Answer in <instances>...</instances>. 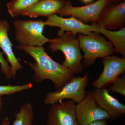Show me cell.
<instances>
[{
	"instance_id": "6da1fadb",
	"label": "cell",
	"mask_w": 125,
	"mask_h": 125,
	"mask_svg": "<svg viewBox=\"0 0 125 125\" xmlns=\"http://www.w3.org/2000/svg\"><path fill=\"white\" fill-rule=\"evenodd\" d=\"M16 48L25 52L35 60V63L26 62L34 72L33 79L36 83L49 80L54 84L56 90H58L74 76L69 69L52 60L47 54L43 47L19 45Z\"/></svg>"
},
{
	"instance_id": "603a6c76",
	"label": "cell",
	"mask_w": 125,
	"mask_h": 125,
	"mask_svg": "<svg viewBox=\"0 0 125 125\" xmlns=\"http://www.w3.org/2000/svg\"><path fill=\"white\" fill-rule=\"evenodd\" d=\"M125 0H111V3L113 4H117L122 2Z\"/></svg>"
},
{
	"instance_id": "8992f818",
	"label": "cell",
	"mask_w": 125,
	"mask_h": 125,
	"mask_svg": "<svg viewBox=\"0 0 125 125\" xmlns=\"http://www.w3.org/2000/svg\"><path fill=\"white\" fill-rule=\"evenodd\" d=\"M111 1V0H98L86 5L75 7L72 5L70 0H67L66 4L58 14L62 17L70 16L86 24L97 23L103 10Z\"/></svg>"
},
{
	"instance_id": "5bb4252c",
	"label": "cell",
	"mask_w": 125,
	"mask_h": 125,
	"mask_svg": "<svg viewBox=\"0 0 125 125\" xmlns=\"http://www.w3.org/2000/svg\"><path fill=\"white\" fill-rule=\"evenodd\" d=\"M67 0H39L23 12L22 15L31 18H47L58 14L66 4Z\"/></svg>"
},
{
	"instance_id": "4fadbf2b",
	"label": "cell",
	"mask_w": 125,
	"mask_h": 125,
	"mask_svg": "<svg viewBox=\"0 0 125 125\" xmlns=\"http://www.w3.org/2000/svg\"><path fill=\"white\" fill-rule=\"evenodd\" d=\"M10 28V25L7 21L0 18V47L7 56V62L10 64L12 78L14 79L17 71L22 70L23 66L14 53L13 44L8 36Z\"/></svg>"
},
{
	"instance_id": "8fae6325",
	"label": "cell",
	"mask_w": 125,
	"mask_h": 125,
	"mask_svg": "<svg viewBox=\"0 0 125 125\" xmlns=\"http://www.w3.org/2000/svg\"><path fill=\"white\" fill-rule=\"evenodd\" d=\"M99 26L111 31L125 27V0L119 4L110 3L103 10L97 23Z\"/></svg>"
},
{
	"instance_id": "44dd1931",
	"label": "cell",
	"mask_w": 125,
	"mask_h": 125,
	"mask_svg": "<svg viewBox=\"0 0 125 125\" xmlns=\"http://www.w3.org/2000/svg\"><path fill=\"white\" fill-rule=\"evenodd\" d=\"M107 120H101L95 121L86 125H108Z\"/></svg>"
},
{
	"instance_id": "ba28073f",
	"label": "cell",
	"mask_w": 125,
	"mask_h": 125,
	"mask_svg": "<svg viewBox=\"0 0 125 125\" xmlns=\"http://www.w3.org/2000/svg\"><path fill=\"white\" fill-rule=\"evenodd\" d=\"M75 114L78 125H86L95 121L109 119L108 114L98 106L92 91L75 106Z\"/></svg>"
},
{
	"instance_id": "d4e9b609",
	"label": "cell",
	"mask_w": 125,
	"mask_h": 125,
	"mask_svg": "<svg viewBox=\"0 0 125 125\" xmlns=\"http://www.w3.org/2000/svg\"><path fill=\"white\" fill-rule=\"evenodd\" d=\"M1 105V100L0 98V108Z\"/></svg>"
},
{
	"instance_id": "9a60e30c",
	"label": "cell",
	"mask_w": 125,
	"mask_h": 125,
	"mask_svg": "<svg viewBox=\"0 0 125 125\" xmlns=\"http://www.w3.org/2000/svg\"><path fill=\"white\" fill-rule=\"evenodd\" d=\"M100 34L105 36L114 47L115 53L125 58V27L116 31H111L99 27Z\"/></svg>"
},
{
	"instance_id": "52a82bcc",
	"label": "cell",
	"mask_w": 125,
	"mask_h": 125,
	"mask_svg": "<svg viewBox=\"0 0 125 125\" xmlns=\"http://www.w3.org/2000/svg\"><path fill=\"white\" fill-rule=\"evenodd\" d=\"M45 23V26L60 28L57 33L58 36L66 32L87 35L91 32H99V27L97 23H92L91 25L86 24L72 16L64 18L57 14L47 17Z\"/></svg>"
},
{
	"instance_id": "30bf717a",
	"label": "cell",
	"mask_w": 125,
	"mask_h": 125,
	"mask_svg": "<svg viewBox=\"0 0 125 125\" xmlns=\"http://www.w3.org/2000/svg\"><path fill=\"white\" fill-rule=\"evenodd\" d=\"M75 106L70 100L60 101L52 105L48 113L47 125H78Z\"/></svg>"
},
{
	"instance_id": "2e32d148",
	"label": "cell",
	"mask_w": 125,
	"mask_h": 125,
	"mask_svg": "<svg viewBox=\"0 0 125 125\" xmlns=\"http://www.w3.org/2000/svg\"><path fill=\"white\" fill-rule=\"evenodd\" d=\"M33 107L30 103L21 106L18 112L15 113V118L12 125H31L33 118Z\"/></svg>"
},
{
	"instance_id": "9c48e42d",
	"label": "cell",
	"mask_w": 125,
	"mask_h": 125,
	"mask_svg": "<svg viewBox=\"0 0 125 125\" xmlns=\"http://www.w3.org/2000/svg\"><path fill=\"white\" fill-rule=\"evenodd\" d=\"M102 58V72L92 83L95 88H106L125 73V58L110 55Z\"/></svg>"
},
{
	"instance_id": "e0dca14e",
	"label": "cell",
	"mask_w": 125,
	"mask_h": 125,
	"mask_svg": "<svg viewBox=\"0 0 125 125\" xmlns=\"http://www.w3.org/2000/svg\"><path fill=\"white\" fill-rule=\"evenodd\" d=\"M39 0H12L7 3V11L12 17L22 15L25 10Z\"/></svg>"
},
{
	"instance_id": "7a4b0ae2",
	"label": "cell",
	"mask_w": 125,
	"mask_h": 125,
	"mask_svg": "<svg viewBox=\"0 0 125 125\" xmlns=\"http://www.w3.org/2000/svg\"><path fill=\"white\" fill-rule=\"evenodd\" d=\"M48 47L52 52L60 51L65 59L62 65L74 74L80 73L83 70L81 62L83 56L81 53L77 34L66 32L57 37L51 39Z\"/></svg>"
},
{
	"instance_id": "3957f363",
	"label": "cell",
	"mask_w": 125,
	"mask_h": 125,
	"mask_svg": "<svg viewBox=\"0 0 125 125\" xmlns=\"http://www.w3.org/2000/svg\"><path fill=\"white\" fill-rule=\"evenodd\" d=\"M77 36L80 47L84 52V67H89L94 64L97 58L115 53L111 43L99 33L92 32L87 35L78 33Z\"/></svg>"
},
{
	"instance_id": "ac0fdd59",
	"label": "cell",
	"mask_w": 125,
	"mask_h": 125,
	"mask_svg": "<svg viewBox=\"0 0 125 125\" xmlns=\"http://www.w3.org/2000/svg\"><path fill=\"white\" fill-rule=\"evenodd\" d=\"M33 87L31 83H27L22 85H0V97L4 95H9L30 89Z\"/></svg>"
},
{
	"instance_id": "d6986e66",
	"label": "cell",
	"mask_w": 125,
	"mask_h": 125,
	"mask_svg": "<svg viewBox=\"0 0 125 125\" xmlns=\"http://www.w3.org/2000/svg\"><path fill=\"white\" fill-rule=\"evenodd\" d=\"M109 90L111 93H116L125 97V74H123L111 84Z\"/></svg>"
},
{
	"instance_id": "7402d4cb",
	"label": "cell",
	"mask_w": 125,
	"mask_h": 125,
	"mask_svg": "<svg viewBox=\"0 0 125 125\" xmlns=\"http://www.w3.org/2000/svg\"><path fill=\"white\" fill-rule=\"evenodd\" d=\"M10 123V121L9 118L6 117L2 120L1 125H9Z\"/></svg>"
},
{
	"instance_id": "cb8c5ba5",
	"label": "cell",
	"mask_w": 125,
	"mask_h": 125,
	"mask_svg": "<svg viewBox=\"0 0 125 125\" xmlns=\"http://www.w3.org/2000/svg\"><path fill=\"white\" fill-rule=\"evenodd\" d=\"M81 0L85 4H88L92 2L94 0Z\"/></svg>"
},
{
	"instance_id": "ffe728a7",
	"label": "cell",
	"mask_w": 125,
	"mask_h": 125,
	"mask_svg": "<svg viewBox=\"0 0 125 125\" xmlns=\"http://www.w3.org/2000/svg\"><path fill=\"white\" fill-rule=\"evenodd\" d=\"M0 65L1 71L2 73L4 75L5 78L7 79H9L12 78V75L11 73L10 67L9 66L8 62L3 56V54L0 52Z\"/></svg>"
},
{
	"instance_id": "277c9868",
	"label": "cell",
	"mask_w": 125,
	"mask_h": 125,
	"mask_svg": "<svg viewBox=\"0 0 125 125\" xmlns=\"http://www.w3.org/2000/svg\"><path fill=\"white\" fill-rule=\"evenodd\" d=\"M15 39L21 46L26 47H43L51 39L43 34L45 21L38 20H20L14 21Z\"/></svg>"
},
{
	"instance_id": "5b68a950",
	"label": "cell",
	"mask_w": 125,
	"mask_h": 125,
	"mask_svg": "<svg viewBox=\"0 0 125 125\" xmlns=\"http://www.w3.org/2000/svg\"><path fill=\"white\" fill-rule=\"evenodd\" d=\"M89 81V78L87 73L82 77L74 76L61 89L47 93L44 99V104L52 105L66 99L78 103L85 97L88 93L85 88Z\"/></svg>"
},
{
	"instance_id": "7c38bea8",
	"label": "cell",
	"mask_w": 125,
	"mask_h": 125,
	"mask_svg": "<svg viewBox=\"0 0 125 125\" xmlns=\"http://www.w3.org/2000/svg\"><path fill=\"white\" fill-rule=\"evenodd\" d=\"M92 92L96 104L107 113L109 120H116L125 114V105L111 96L107 88H94Z\"/></svg>"
}]
</instances>
